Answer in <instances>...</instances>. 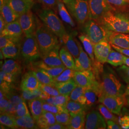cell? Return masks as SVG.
Returning a JSON list of instances; mask_svg holds the SVG:
<instances>
[{"mask_svg": "<svg viewBox=\"0 0 129 129\" xmlns=\"http://www.w3.org/2000/svg\"><path fill=\"white\" fill-rule=\"evenodd\" d=\"M35 35L39 46L41 57L55 47L60 45L58 37L44 23L38 21Z\"/></svg>", "mask_w": 129, "mask_h": 129, "instance_id": "6da1fadb", "label": "cell"}, {"mask_svg": "<svg viewBox=\"0 0 129 129\" xmlns=\"http://www.w3.org/2000/svg\"><path fill=\"white\" fill-rule=\"evenodd\" d=\"M99 21L108 30L129 34V16L113 11L108 12Z\"/></svg>", "mask_w": 129, "mask_h": 129, "instance_id": "7a4b0ae2", "label": "cell"}, {"mask_svg": "<svg viewBox=\"0 0 129 129\" xmlns=\"http://www.w3.org/2000/svg\"><path fill=\"white\" fill-rule=\"evenodd\" d=\"M100 84L101 95H107L114 96L124 95L126 88L124 85L111 70H107L102 72V81Z\"/></svg>", "mask_w": 129, "mask_h": 129, "instance_id": "3957f363", "label": "cell"}, {"mask_svg": "<svg viewBox=\"0 0 129 129\" xmlns=\"http://www.w3.org/2000/svg\"><path fill=\"white\" fill-rule=\"evenodd\" d=\"M69 13L80 24H84L90 17L88 0H63Z\"/></svg>", "mask_w": 129, "mask_h": 129, "instance_id": "277c9868", "label": "cell"}, {"mask_svg": "<svg viewBox=\"0 0 129 129\" xmlns=\"http://www.w3.org/2000/svg\"><path fill=\"white\" fill-rule=\"evenodd\" d=\"M38 16L47 27L61 39L67 32L58 16L51 9H44L38 13Z\"/></svg>", "mask_w": 129, "mask_h": 129, "instance_id": "5b68a950", "label": "cell"}, {"mask_svg": "<svg viewBox=\"0 0 129 129\" xmlns=\"http://www.w3.org/2000/svg\"><path fill=\"white\" fill-rule=\"evenodd\" d=\"M84 32L95 44L104 40H108L111 31L99 21L89 18L84 24Z\"/></svg>", "mask_w": 129, "mask_h": 129, "instance_id": "8992f818", "label": "cell"}, {"mask_svg": "<svg viewBox=\"0 0 129 129\" xmlns=\"http://www.w3.org/2000/svg\"><path fill=\"white\" fill-rule=\"evenodd\" d=\"M21 54L28 62H34L41 57V53L35 35L24 37L21 41Z\"/></svg>", "mask_w": 129, "mask_h": 129, "instance_id": "52a82bcc", "label": "cell"}, {"mask_svg": "<svg viewBox=\"0 0 129 129\" xmlns=\"http://www.w3.org/2000/svg\"><path fill=\"white\" fill-rule=\"evenodd\" d=\"M73 78L78 86L92 88L98 95L100 94V84L96 80L95 74L92 70L76 71Z\"/></svg>", "mask_w": 129, "mask_h": 129, "instance_id": "ba28073f", "label": "cell"}, {"mask_svg": "<svg viewBox=\"0 0 129 129\" xmlns=\"http://www.w3.org/2000/svg\"><path fill=\"white\" fill-rule=\"evenodd\" d=\"M90 12V18L98 20L108 12L115 11L107 0H88Z\"/></svg>", "mask_w": 129, "mask_h": 129, "instance_id": "9c48e42d", "label": "cell"}, {"mask_svg": "<svg viewBox=\"0 0 129 129\" xmlns=\"http://www.w3.org/2000/svg\"><path fill=\"white\" fill-rule=\"evenodd\" d=\"M99 101L113 113L120 115L124 104L125 100L124 96H114L102 95L99 97Z\"/></svg>", "mask_w": 129, "mask_h": 129, "instance_id": "30bf717a", "label": "cell"}, {"mask_svg": "<svg viewBox=\"0 0 129 129\" xmlns=\"http://www.w3.org/2000/svg\"><path fill=\"white\" fill-rule=\"evenodd\" d=\"M18 20L25 36L29 37L35 34L37 21L31 10L20 15Z\"/></svg>", "mask_w": 129, "mask_h": 129, "instance_id": "8fae6325", "label": "cell"}, {"mask_svg": "<svg viewBox=\"0 0 129 129\" xmlns=\"http://www.w3.org/2000/svg\"><path fill=\"white\" fill-rule=\"evenodd\" d=\"M107 127L105 119L99 112L92 111L86 116L85 129H105Z\"/></svg>", "mask_w": 129, "mask_h": 129, "instance_id": "7c38bea8", "label": "cell"}, {"mask_svg": "<svg viewBox=\"0 0 129 129\" xmlns=\"http://www.w3.org/2000/svg\"><path fill=\"white\" fill-rule=\"evenodd\" d=\"M111 44L107 40H104L95 44L94 55L98 62L104 64L107 62L108 55L111 50Z\"/></svg>", "mask_w": 129, "mask_h": 129, "instance_id": "4fadbf2b", "label": "cell"}, {"mask_svg": "<svg viewBox=\"0 0 129 129\" xmlns=\"http://www.w3.org/2000/svg\"><path fill=\"white\" fill-rule=\"evenodd\" d=\"M77 41V40H76ZM79 49L78 57L75 59L76 71L92 70L93 62L87 53L84 51L80 44L77 41Z\"/></svg>", "mask_w": 129, "mask_h": 129, "instance_id": "5bb4252c", "label": "cell"}, {"mask_svg": "<svg viewBox=\"0 0 129 129\" xmlns=\"http://www.w3.org/2000/svg\"><path fill=\"white\" fill-rule=\"evenodd\" d=\"M41 85L32 71H29L23 75L20 87L22 90H34L40 89Z\"/></svg>", "mask_w": 129, "mask_h": 129, "instance_id": "9a60e30c", "label": "cell"}, {"mask_svg": "<svg viewBox=\"0 0 129 129\" xmlns=\"http://www.w3.org/2000/svg\"><path fill=\"white\" fill-rule=\"evenodd\" d=\"M60 45L55 47L51 51L41 57L42 61L47 66L51 67L64 66L59 55Z\"/></svg>", "mask_w": 129, "mask_h": 129, "instance_id": "2e32d148", "label": "cell"}, {"mask_svg": "<svg viewBox=\"0 0 129 129\" xmlns=\"http://www.w3.org/2000/svg\"><path fill=\"white\" fill-rule=\"evenodd\" d=\"M7 3L14 11L19 15L26 13L33 6L31 0H6Z\"/></svg>", "mask_w": 129, "mask_h": 129, "instance_id": "e0dca14e", "label": "cell"}, {"mask_svg": "<svg viewBox=\"0 0 129 129\" xmlns=\"http://www.w3.org/2000/svg\"><path fill=\"white\" fill-rule=\"evenodd\" d=\"M108 41L111 44L122 48L129 49V34L111 31Z\"/></svg>", "mask_w": 129, "mask_h": 129, "instance_id": "ac0fdd59", "label": "cell"}, {"mask_svg": "<svg viewBox=\"0 0 129 129\" xmlns=\"http://www.w3.org/2000/svg\"><path fill=\"white\" fill-rule=\"evenodd\" d=\"M23 34L18 20L7 23L4 29L1 33V36H8L10 37L21 38Z\"/></svg>", "mask_w": 129, "mask_h": 129, "instance_id": "d6986e66", "label": "cell"}, {"mask_svg": "<svg viewBox=\"0 0 129 129\" xmlns=\"http://www.w3.org/2000/svg\"><path fill=\"white\" fill-rule=\"evenodd\" d=\"M60 40L64 44L66 47L71 54L74 59L77 58L79 54V49L77 41H75L72 36L67 33Z\"/></svg>", "mask_w": 129, "mask_h": 129, "instance_id": "ffe728a7", "label": "cell"}, {"mask_svg": "<svg viewBox=\"0 0 129 129\" xmlns=\"http://www.w3.org/2000/svg\"><path fill=\"white\" fill-rule=\"evenodd\" d=\"M69 124L67 128L69 129H82L85 128L86 123L85 111H82L75 114H70Z\"/></svg>", "mask_w": 129, "mask_h": 129, "instance_id": "44dd1931", "label": "cell"}, {"mask_svg": "<svg viewBox=\"0 0 129 129\" xmlns=\"http://www.w3.org/2000/svg\"><path fill=\"white\" fill-rule=\"evenodd\" d=\"M1 70L7 74H12L17 77L22 72V68L20 64L16 61L10 59L5 60L2 66Z\"/></svg>", "mask_w": 129, "mask_h": 129, "instance_id": "7402d4cb", "label": "cell"}, {"mask_svg": "<svg viewBox=\"0 0 129 129\" xmlns=\"http://www.w3.org/2000/svg\"><path fill=\"white\" fill-rule=\"evenodd\" d=\"M56 122L55 115L46 111H43V114L37 121L39 128L43 129H47L48 127Z\"/></svg>", "mask_w": 129, "mask_h": 129, "instance_id": "603a6c76", "label": "cell"}, {"mask_svg": "<svg viewBox=\"0 0 129 129\" xmlns=\"http://www.w3.org/2000/svg\"><path fill=\"white\" fill-rule=\"evenodd\" d=\"M17 128L38 129L37 122L30 114L15 118Z\"/></svg>", "mask_w": 129, "mask_h": 129, "instance_id": "cb8c5ba5", "label": "cell"}, {"mask_svg": "<svg viewBox=\"0 0 129 129\" xmlns=\"http://www.w3.org/2000/svg\"><path fill=\"white\" fill-rule=\"evenodd\" d=\"M43 100L40 99H36L28 102L30 111L36 122L43 113Z\"/></svg>", "mask_w": 129, "mask_h": 129, "instance_id": "d4e9b609", "label": "cell"}, {"mask_svg": "<svg viewBox=\"0 0 129 129\" xmlns=\"http://www.w3.org/2000/svg\"><path fill=\"white\" fill-rule=\"evenodd\" d=\"M1 15L4 19L5 23H10L15 21L18 19L20 15L16 14L12 9L6 2L4 5L0 7Z\"/></svg>", "mask_w": 129, "mask_h": 129, "instance_id": "484cf974", "label": "cell"}, {"mask_svg": "<svg viewBox=\"0 0 129 129\" xmlns=\"http://www.w3.org/2000/svg\"><path fill=\"white\" fill-rule=\"evenodd\" d=\"M6 96L9 101L10 104L8 108L5 112L14 115L17 110L19 104L24 100L21 96H20L18 95L13 93L12 91L6 93Z\"/></svg>", "mask_w": 129, "mask_h": 129, "instance_id": "4316f807", "label": "cell"}, {"mask_svg": "<svg viewBox=\"0 0 129 129\" xmlns=\"http://www.w3.org/2000/svg\"><path fill=\"white\" fill-rule=\"evenodd\" d=\"M34 67L37 68H39L46 71L53 78H55L62 73L64 69L67 68L66 66L59 67H51L46 64L43 61L35 63Z\"/></svg>", "mask_w": 129, "mask_h": 129, "instance_id": "83f0119b", "label": "cell"}, {"mask_svg": "<svg viewBox=\"0 0 129 129\" xmlns=\"http://www.w3.org/2000/svg\"><path fill=\"white\" fill-rule=\"evenodd\" d=\"M5 58L15 59L21 54V42L1 49Z\"/></svg>", "mask_w": 129, "mask_h": 129, "instance_id": "f1b7e54d", "label": "cell"}, {"mask_svg": "<svg viewBox=\"0 0 129 129\" xmlns=\"http://www.w3.org/2000/svg\"><path fill=\"white\" fill-rule=\"evenodd\" d=\"M54 86L57 88L60 94L69 96L70 93L78 85L73 78L67 82L55 83Z\"/></svg>", "mask_w": 129, "mask_h": 129, "instance_id": "f546056e", "label": "cell"}, {"mask_svg": "<svg viewBox=\"0 0 129 129\" xmlns=\"http://www.w3.org/2000/svg\"><path fill=\"white\" fill-rule=\"evenodd\" d=\"M78 38L83 44L85 50L92 60L93 63L95 62L94 46L95 44L85 34H81L78 36Z\"/></svg>", "mask_w": 129, "mask_h": 129, "instance_id": "4dcf8cb0", "label": "cell"}, {"mask_svg": "<svg viewBox=\"0 0 129 129\" xmlns=\"http://www.w3.org/2000/svg\"><path fill=\"white\" fill-rule=\"evenodd\" d=\"M60 58L67 68L76 70L74 57L65 47H62L59 51Z\"/></svg>", "mask_w": 129, "mask_h": 129, "instance_id": "1f68e13d", "label": "cell"}, {"mask_svg": "<svg viewBox=\"0 0 129 129\" xmlns=\"http://www.w3.org/2000/svg\"><path fill=\"white\" fill-rule=\"evenodd\" d=\"M33 72L42 84L54 86L55 84L54 78L46 71L42 69L35 68L32 69Z\"/></svg>", "mask_w": 129, "mask_h": 129, "instance_id": "d6a6232c", "label": "cell"}, {"mask_svg": "<svg viewBox=\"0 0 129 129\" xmlns=\"http://www.w3.org/2000/svg\"><path fill=\"white\" fill-rule=\"evenodd\" d=\"M125 55L119 52L112 50L108 55L107 62L114 67H119L124 64Z\"/></svg>", "mask_w": 129, "mask_h": 129, "instance_id": "836d02e7", "label": "cell"}, {"mask_svg": "<svg viewBox=\"0 0 129 129\" xmlns=\"http://www.w3.org/2000/svg\"><path fill=\"white\" fill-rule=\"evenodd\" d=\"M57 8L60 17L65 23H68L72 27L75 26V23L73 19L71 18L69 11L67 9V7L64 3L59 1L57 5Z\"/></svg>", "mask_w": 129, "mask_h": 129, "instance_id": "e575fe53", "label": "cell"}, {"mask_svg": "<svg viewBox=\"0 0 129 129\" xmlns=\"http://www.w3.org/2000/svg\"><path fill=\"white\" fill-rule=\"evenodd\" d=\"M69 100L70 98L69 95L60 94L56 96L50 97L49 98L44 101L52 105L66 107Z\"/></svg>", "mask_w": 129, "mask_h": 129, "instance_id": "d590c367", "label": "cell"}, {"mask_svg": "<svg viewBox=\"0 0 129 129\" xmlns=\"http://www.w3.org/2000/svg\"><path fill=\"white\" fill-rule=\"evenodd\" d=\"M15 118L14 116L7 112L1 113L0 122L1 124L5 125L12 129L17 128Z\"/></svg>", "mask_w": 129, "mask_h": 129, "instance_id": "8d00e7d4", "label": "cell"}, {"mask_svg": "<svg viewBox=\"0 0 129 129\" xmlns=\"http://www.w3.org/2000/svg\"><path fill=\"white\" fill-rule=\"evenodd\" d=\"M66 108L70 114H75L82 111H85L87 106L82 104L79 102L70 100L67 104Z\"/></svg>", "mask_w": 129, "mask_h": 129, "instance_id": "74e56055", "label": "cell"}, {"mask_svg": "<svg viewBox=\"0 0 129 129\" xmlns=\"http://www.w3.org/2000/svg\"><path fill=\"white\" fill-rule=\"evenodd\" d=\"M76 70L74 69L66 68L58 76L54 78L55 83L64 82L69 81L74 78Z\"/></svg>", "mask_w": 129, "mask_h": 129, "instance_id": "f35d334b", "label": "cell"}, {"mask_svg": "<svg viewBox=\"0 0 129 129\" xmlns=\"http://www.w3.org/2000/svg\"><path fill=\"white\" fill-rule=\"evenodd\" d=\"M84 96L86 99V105L87 106H92L97 101V97H98L96 91L91 88H87Z\"/></svg>", "mask_w": 129, "mask_h": 129, "instance_id": "ab89813d", "label": "cell"}, {"mask_svg": "<svg viewBox=\"0 0 129 129\" xmlns=\"http://www.w3.org/2000/svg\"><path fill=\"white\" fill-rule=\"evenodd\" d=\"M21 96L25 101H31L36 99H40L42 90L40 89H37L34 90H22Z\"/></svg>", "mask_w": 129, "mask_h": 129, "instance_id": "60d3db41", "label": "cell"}, {"mask_svg": "<svg viewBox=\"0 0 129 129\" xmlns=\"http://www.w3.org/2000/svg\"><path fill=\"white\" fill-rule=\"evenodd\" d=\"M22 38H18L14 37H10L8 36H2L0 37V48L1 49L9 46L11 45H14L20 43Z\"/></svg>", "mask_w": 129, "mask_h": 129, "instance_id": "b9f144b4", "label": "cell"}, {"mask_svg": "<svg viewBox=\"0 0 129 129\" xmlns=\"http://www.w3.org/2000/svg\"><path fill=\"white\" fill-rule=\"evenodd\" d=\"M55 117L56 122L66 126L69 124L71 115L67 109L55 114Z\"/></svg>", "mask_w": 129, "mask_h": 129, "instance_id": "7bdbcfd3", "label": "cell"}, {"mask_svg": "<svg viewBox=\"0 0 129 129\" xmlns=\"http://www.w3.org/2000/svg\"><path fill=\"white\" fill-rule=\"evenodd\" d=\"M43 111L51 112L55 115L67 109L66 107L55 106L54 105H52L45 102L44 100H43Z\"/></svg>", "mask_w": 129, "mask_h": 129, "instance_id": "ee69618b", "label": "cell"}, {"mask_svg": "<svg viewBox=\"0 0 129 129\" xmlns=\"http://www.w3.org/2000/svg\"><path fill=\"white\" fill-rule=\"evenodd\" d=\"M98 110L104 119L107 120H112L116 122H118V119L114 115L112 112L109 110L103 104H100L98 106Z\"/></svg>", "mask_w": 129, "mask_h": 129, "instance_id": "f6af8a7d", "label": "cell"}, {"mask_svg": "<svg viewBox=\"0 0 129 129\" xmlns=\"http://www.w3.org/2000/svg\"><path fill=\"white\" fill-rule=\"evenodd\" d=\"M28 114H30V113L25 101H24L19 104L17 110L13 116L15 118H17Z\"/></svg>", "mask_w": 129, "mask_h": 129, "instance_id": "bcb514c9", "label": "cell"}, {"mask_svg": "<svg viewBox=\"0 0 129 129\" xmlns=\"http://www.w3.org/2000/svg\"><path fill=\"white\" fill-rule=\"evenodd\" d=\"M86 88L77 86L70 93L69 95L70 100L78 102V99L84 95Z\"/></svg>", "mask_w": 129, "mask_h": 129, "instance_id": "7dc6e473", "label": "cell"}, {"mask_svg": "<svg viewBox=\"0 0 129 129\" xmlns=\"http://www.w3.org/2000/svg\"><path fill=\"white\" fill-rule=\"evenodd\" d=\"M117 71L125 82L129 84V67L125 64H122L117 69Z\"/></svg>", "mask_w": 129, "mask_h": 129, "instance_id": "c3c4849f", "label": "cell"}, {"mask_svg": "<svg viewBox=\"0 0 129 129\" xmlns=\"http://www.w3.org/2000/svg\"><path fill=\"white\" fill-rule=\"evenodd\" d=\"M40 89L43 91L48 94L50 97H54L60 95L59 91L54 86L42 84Z\"/></svg>", "mask_w": 129, "mask_h": 129, "instance_id": "681fc988", "label": "cell"}, {"mask_svg": "<svg viewBox=\"0 0 129 129\" xmlns=\"http://www.w3.org/2000/svg\"><path fill=\"white\" fill-rule=\"evenodd\" d=\"M45 7L44 9H54L58 5L59 0H38Z\"/></svg>", "mask_w": 129, "mask_h": 129, "instance_id": "f907efd6", "label": "cell"}, {"mask_svg": "<svg viewBox=\"0 0 129 129\" xmlns=\"http://www.w3.org/2000/svg\"><path fill=\"white\" fill-rule=\"evenodd\" d=\"M119 122L122 129H129V115L127 114L121 117Z\"/></svg>", "mask_w": 129, "mask_h": 129, "instance_id": "816d5d0a", "label": "cell"}, {"mask_svg": "<svg viewBox=\"0 0 129 129\" xmlns=\"http://www.w3.org/2000/svg\"><path fill=\"white\" fill-rule=\"evenodd\" d=\"M10 102L7 97H5L3 100H0V110L1 113L5 112L7 111L9 106Z\"/></svg>", "mask_w": 129, "mask_h": 129, "instance_id": "f5cc1de1", "label": "cell"}, {"mask_svg": "<svg viewBox=\"0 0 129 129\" xmlns=\"http://www.w3.org/2000/svg\"><path fill=\"white\" fill-rule=\"evenodd\" d=\"M111 5L116 6H121L129 5V0H107Z\"/></svg>", "mask_w": 129, "mask_h": 129, "instance_id": "db71d44e", "label": "cell"}, {"mask_svg": "<svg viewBox=\"0 0 129 129\" xmlns=\"http://www.w3.org/2000/svg\"><path fill=\"white\" fill-rule=\"evenodd\" d=\"M107 128L108 129H122L120 125H119L117 122L112 120H107Z\"/></svg>", "mask_w": 129, "mask_h": 129, "instance_id": "11a10c76", "label": "cell"}, {"mask_svg": "<svg viewBox=\"0 0 129 129\" xmlns=\"http://www.w3.org/2000/svg\"><path fill=\"white\" fill-rule=\"evenodd\" d=\"M111 46L113 47V48L115 50L119 52L120 53L122 54L123 55L129 57V49L122 48L119 47L118 46H116L112 44H111Z\"/></svg>", "mask_w": 129, "mask_h": 129, "instance_id": "9f6ffc18", "label": "cell"}, {"mask_svg": "<svg viewBox=\"0 0 129 129\" xmlns=\"http://www.w3.org/2000/svg\"><path fill=\"white\" fill-rule=\"evenodd\" d=\"M67 129V126L59 123L56 122L54 124L48 127L47 129Z\"/></svg>", "mask_w": 129, "mask_h": 129, "instance_id": "6f0895ef", "label": "cell"}, {"mask_svg": "<svg viewBox=\"0 0 129 129\" xmlns=\"http://www.w3.org/2000/svg\"><path fill=\"white\" fill-rule=\"evenodd\" d=\"M6 23L5 22L4 19L2 17V15L0 16V33L3 31L4 29Z\"/></svg>", "mask_w": 129, "mask_h": 129, "instance_id": "680465c9", "label": "cell"}, {"mask_svg": "<svg viewBox=\"0 0 129 129\" xmlns=\"http://www.w3.org/2000/svg\"><path fill=\"white\" fill-rule=\"evenodd\" d=\"M124 95L127 97H129V84L125 89Z\"/></svg>", "mask_w": 129, "mask_h": 129, "instance_id": "91938a15", "label": "cell"}, {"mask_svg": "<svg viewBox=\"0 0 129 129\" xmlns=\"http://www.w3.org/2000/svg\"><path fill=\"white\" fill-rule=\"evenodd\" d=\"M124 64L126 65V66H128L129 67V57L126 56H125Z\"/></svg>", "mask_w": 129, "mask_h": 129, "instance_id": "94428289", "label": "cell"}, {"mask_svg": "<svg viewBox=\"0 0 129 129\" xmlns=\"http://www.w3.org/2000/svg\"><path fill=\"white\" fill-rule=\"evenodd\" d=\"M123 111L124 112H125V113H127V115H129V110H127L126 109H123Z\"/></svg>", "mask_w": 129, "mask_h": 129, "instance_id": "6125c7cd", "label": "cell"}, {"mask_svg": "<svg viewBox=\"0 0 129 129\" xmlns=\"http://www.w3.org/2000/svg\"><path fill=\"white\" fill-rule=\"evenodd\" d=\"M127 103L129 106V97H128V98H127Z\"/></svg>", "mask_w": 129, "mask_h": 129, "instance_id": "be15d7a7", "label": "cell"}, {"mask_svg": "<svg viewBox=\"0 0 129 129\" xmlns=\"http://www.w3.org/2000/svg\"><path fill=\"white\" fill-rule=\"evenodd\" d=\"M31 1H34V0H31Z\"/></svg>", "mask_w": 129, "mask_h": 129, "instance_id": "e7e4bbea", "label": "cell"}]
</instances>
